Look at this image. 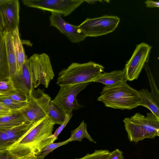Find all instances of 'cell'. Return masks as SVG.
Instances as JSON below:
<instances>
[{
  "label": "cell",
  "instance_id": "19",
  "mask_svg": "<svg viewBox=\"0 0 159 159\" xmlns=\"http://www.w3.org/2000/svg\"><path fill=\"white\" fill-rule=\"evenodd\" d=\"M32 124L25 122L11 129L5 130L10 139L12 145L21 139L29 129Z\"/></svg>",
  "mask_w": 159,
  "mask_h": 159
},
{
  "label": "cell",
  "instance_id": "8",
  "mask_svg": "<svg viewBox=\"0 0 159 159\" xmlns=\"http://www.w3.org/2000/svg\"><path fill=\"white\" fill-rule=\"evenodd\" d=\"M25 6L63 15L69 16L84 2L83 0H23Z\"/></svg>",
  "mask_w": 159,
  "mask_h": 159
},
{
  "label": "cell",
  "instance_id": "25",
  "mask_svg": "<svg viewBox=\"0 0 159 159\" xmlns=\"http://www.w3.org/2000/svg\"><path fill=\"white\" fill-rule=\"evenodd\" d=\"M110 153L107 150H95L92 153H88L82 157L75 159H107Z\"/></svg>",
  "mask_w": 159,
  "mask_h": 159
},
{
  "label": "cell",
  "instance_id": "15",
  "mask_svg": "<svg viewBox=\"0 0 159 159\" xmlns=\"http://www.w3.org/2000/svg\"><path fill=\"white\" fill-rule=\"evenodd\" d=\"M127 80L125 70L124 69L121 70L102 73L93 82L101 83L105 86H109L120 82H126Z\"/></svg>",
  "mask_w": 159,
  "mask_h": 159
},
{
  "label": "cell",
  "instance_id": "14",
  "mask_svg": "<svg viewBox=\"0 0 159 159\" xmlns=\"http://www.w3.org/2000/svg\"><path fill=\"white\" fill-rule=\"evenodd\" d=\"M11 40L16 64V72L19 71L28 59L26 55L19 33V28L11 32Z\"/></svg>",
  "mask_w": 159,
  "mask_h": 159
},
{
  "label": "cell",
  "instance_id": "10",
  "mask_svg": "<svg viewBox=\"0 0 159 159\" xmlns=\"http://www.w3.org/2000/svg\"><path fill=\"white\" fill-rule=\"evenodd\" d=\"M152 48L151 46L144 42L136 46L124 68L127 80L131 81L138 78L145 64L148 61Z\"/></svg>",
  "mask_w": 159,
  "mask_h": 159
},
{
  "label": "cell",
  "instance_id": "17",
  "mask_svg": "<svg viewBox=\"0 0 159 159\" xmlns=\"http://www.w3.org/2000/svg\"><path fill=\"white\" fill-rule=\"evenodd\" d=\"M27 122H29L20 111L16 112L0 118V131L9 129Z\"/></svg>",
  "mask_w": 159,
  "mask_h": 159
},
{
  "label": "cell",
  "instance_id": "30",
  "mask_svg": "<svg viewBox=\"0 0 159 159\" xmlns=\"http://www.w3.org/2000/svg\"><path fill=\"white\" fill-rule=\"evenodd\" d=\"M12 145L5 130L0 131V149H8Z\"/></svg>",
  "mask_w": 159,
  "mask_h": 159
},
{
  "label": "cell",
  "instance_id": "2",
  "mask_svg": "<svg viewBox=\"0 0 159 159\" xmlns=\"http://www.w3.org/2000/svg\"><path fill=\"white\" fill-rule=\"evenodd\" d=\"M100 94L97 100L102 102L106 107L113 109L130 110L139 106L141 102L138 91L126 82L105 86Z\"/></svg>",
  "mask_w": 159,
  "mask_h": 159
},
{
  "label": "cell",
  "instance_id": "18",
  "mask_svg": "<svg viewBox=\"0 0 159 159\" xmlns=\"http://www.w3.org/2000/svg\"><path fill=\"white\" fill-rule=\"evenodd\" d=\"M5 40L9 76L10 78H11L16 72V57L11 40V34L8 31L5 34Z\"/></svg>",
  "mask_w": 159,
  "mask_h": 159
},
{
  "label": "cell",
  "instance_id": "35",
  "mask_svg": "<svg viewBox=\"0 0 159 159\" xmlns=\"http://www.w3.org/2000/svg\"><path fill=\"white\" fill-rule=\"evenodd\" d=\"M7 31L3 20L0 13V34H4Z\"/></svg>",
  "mask_w": 159,
  "mask_h": 159
},
{
  "label": "cell",
  "instance_id": "22",
  "mask_svg": "<svg viewBox=\"0 0 159 159\" xmlns=\"http://www.w3.org/2000/svg\"><path fill=\"white\" fill-rule=\"evenodd\" d=\"M28 102L17 101L10 98L0 97V103L10 109L13 113L20 111L26 106Z\"/></svg>",
  "mask_w": 159,
  "mask_h": 159
},
{
  "label": "cell",
  "instance_id": "13",
  "mask_svg": "<svg viewBox=\"0 0 159 159\" xmlns=\"http://www.w3.org/2000/svg\"><path fill=\"white\" fill-rule=\"evenodd\" d=\"M27 60L24 64L21 69L16 72L11 79L16 89L30 98L34 89L32 85Z\"/></svg>",
  "mask_w": 159,
  "mask_h": 159
},
{
  "label": "cell",
  "instance_id": "36",
  "mask_svg": "<svg viewBox=\"0 0 159 159\" xmlns=\"http://www.w3.org/2000/svg\"><path fill=\"white\" fill-rule=\"evenodd\" d=\"M15 159H37L36 155L34 154H32L29 156L21 158H17Z\"/></svg>",
  "mask_w": 159,
  "mask_h": 159
},
{
  "label": "cell",
  "instance_id": "29",
  "mask_svg": "<svg viewBox=\"0 0 159 159\" xmlns=\"http://www.w3.org/2000/svg\"><path fill=\"white\" fill-rule=\"evenodd\" d=\"M16 90V89L11 78L0 81V95Z\"/></svg>",
  "mask_w": 159,
  "mask_h": 159
},
{
  "label": "cell",
  "instance_id": "7",
  "mask_svg": "<svg viewBox=\"0 0 159 159\" xmlns=\"http://www.w3.org/2000/svg\"><path fill=\"white\" fill-rule=\"evenodd\" d=\"M120 18L116 16L105 15L87 18L79 26L87 37H97L113 32L117 28Z\"/></svg>",
  "mask_w": 159,
  "mask_h": 159
},
{
  "label": "cell",
  "instance_id": "3",
  "mask_svg": "<svg viewBox=\"0 0 159 159\" xmlns=\"http://www.w3.org/2000/svg\"><path fill=\"white\" fill-rule=\"evenodd\" d=\"M123 121L130 142L137 143L159 136V120L151 112L147 113L146 116L137 113Z\"/></svg>",
  "mask_w": 159,
  "mask_h": 159
},
{
  "label": "cell",
  "instance_id": "31",
  "mask_svg": "<svg viewBox=\"0 0 159 159\" xmlns=\"http://www.w3.org/2000/svg\"><path fill=\"white\" fill-rule=\"evenodd\" d=\"M107 159H124L122 152L118 149H116L111 152Z\"/></svg>",
  "mask_w": 159,
  "mask_h": 159
},
{
  "label": "cell",
  "instance_id": "33",
  "mask_svg": "<svg viewBox=\"0 0 159 159\" xmlns=\"http://www.w3.org/2000/svg\"><path fill=\"white\" fill-rule=\"evenodd\" d=\"M5 33L0 34V55L6 50Z\"/></svg>",
  "mask_w": 159,
  "mask_h": 159
},
{
  "label": "cell",
  "instance_id": "23",
  "mask_svg": "<svg viewBox=\"0 0 159 159\" xmlns=\"http://www.w3.org/2000/svg\"><path fill=\"white\" fill-rule=\"evenodd\" d=\"M70 142L68 139L57 143H51L45 146L36 156L37 159H43L50 152L57 148Z\"/></svg>",
  "mask_w": 159,
  "mask_h": 159
},
{
  "label": "cell",
  "instance_id": "4",
  "mask_svg": "<svg viewBox=\"0 0 159 159\" xmlns=\"http://www.w3.org/2000/svg\"><path fill=\"white\" fill-rule=\"evenodd\" d=\"M102 66L90 61L74 62L58 73L57 84L60 86L93 82L104 71Z\"/></svg>",
  "mask_w": 159,
  "mask_h": 159
},
{
  "label": "cell",
  "instance_id": "5",
  "mask_svg": "<svg viewBox=\"0 0 159 159\" xmlns=\"http://www.w3.org/2000/svg\"><path fill=\"white\" fill-rule=\"evenodd\" d=\"M27 63L34 89L41 84L47 88L54 76L50 58L47 54H34Z\"/></svg>",
  "mask_w": 159,
  "mask_h": 159
},
{
  "label": "cell",
  "instance_id": "24",
  "mask_svg": "<svg viewBox=\"0 0 159 159\" xmlns=\"http://www.w3.org/2000/svg\"><path fill=\"white\" fill-rule=\"evenodd\" d=\"M6 50L0 55V81L10 78Z\"/></svg>",
  "mask_w": 159,
  "mask_h": 159
},
{
  "label": "cell",
  "instance_id": "1",
  "mask_svg": "<svg viewBox=\"0 0 159 159\" xmlns=\"http://www.w3.org/2000/svg\"><path fill=\"white\" fill-rule=\"evenodd\" d=\"M54 124L47 116L32 124L25 134L7 149L20 155H36L46 145L52 143L47 138L52 134Z\"/></svg>",
  "mask_w": 159,
  "mask_h": 159
},
{
  "label": "cell",
  "instance_id": "32",
  "mask_svg": "<svg viewBox=\"0 0 159 159\" xmlns=\"http://www.w3.org/2000/svg\"><path fill=\"white\" fill-rule=\"evenodd\" d=\"M14 113L10 109L0 103V118Z\"/></svg>",
  "mask_w": 159,
  "mask_h": 159
},
{
  "label": "cell",
  "instance_id": "20",
  "mask_svg": "<svg viewBox=\"0 0 159 159\" xmlns=\"http://www.w3.org/2000/svg\"><path fill=\"white\" fill-rule=\"evenodd\" d=\"M65 115L51 100L47 110V115L53 124L61 125L64 121Z\"/></svg>",
  "mask_w": 159,
  "mask_h": 159
},
{
  "label": "cell",
  "instance_id": "34",
  "mask_svg": "<svg viewBox=\"0 0 159 159\" xmlns=\"http://www.w3.org/2000/svg\"><path fill=\"white\" fill-rule=\"evenodd\" d=\"M146 7L149 8H152L154 7H159V2L154 1L152 0H147L145 1Z\"/></svg>",
  "mask_w": 159,
  "mask_h": 159
},
{
  "label": "cell",
  "instance_id": "26",
  "mask_svg": "<svg viewBox=\"0 0 159 159\" xmlns=\"http://www.w3.org/2000/svg\"><path fill=\"white\" fill-rule=\"evenodd\" d=\"M149 80L151 89V93L155 97L156 99L159 101V92L156 85V83L150 68L147 63H146L144 67Z\"/></svg>",
  "mask_w": 159,
  "mask_h": 159
},
{
  "label": "cell",
  "instance_id": "38",
  "mask_svg": "<svg viewBox=\"0 0 159 159\" xmlns=\"http://www.w3.org/2000/svg\"><path fill=\"white\" fill-rule=\"evenodd\" d=\"M8 0H0V5L6 3Z\"/></svg>",
  "mask_w": 159,
  "mask_h": 159
},
{
  "label": "cell",
  "instance_id": "37",
  "mask_svg": "<svg viewBox=\"0 0 159 159\" xmlns=\"http://www.w3.org/2000/svg\"><path fill=\"white\" fill-rule=\"evenodd\" d=\"M84 2H85L88 3L92 4L95 3L96 2L98 1L102 2V1L101 0H84Z\"/></svg>",
  "mask_w": 159,
  "mask_h": 159
},
{
  "label": "cell",
  "instance_id": "27",
  "mask_svg": "<svg viewBox=\"0 0 159 159\" xmlns=\"http://www.w3.org/2000/svg\"><path fill=\"white\" fill-rule=\"evenodd\" d=\"M0 97L7 98L17 101L23 102H28L30 98L17 90H12L6 93L0 95Z\"/></svg>",
  "mask_w": 159,
  "mask_h": 159
},
{
  "label": "cell",
  "instance_id": "11",
  "mask_svg": "<svg viewBox=\"0 0 159 159\" xmlns=\"http://www.w3.org/2000/svg\"><path fill=\"white\" fill-rule=\"evenodd\" d=\"M49 19L51 26L57 29L72 43H79L87 37L79 26L69 23L58 14L52 13Z\"/></svg>",
  "mask_w": 159,
  "mask_h": 159
},
{
  "label": "cell",
  "instance_id": "9",
  "mask_svg": "<svg viewBox=\"0 0 159 159\" xmlns=\"http://www.w3.org/2000/svg\"><path fill=\"white\" fill-rule=\"evenodd\" d=\"M90 83L61 86L58 94L52 101L65 114L72 112L81 106L76 99L77 94Z\"/></svg>",
  "mask_w": 159,
  "mask_h": 159
},
{
  "label": "cell",
  "instance_id": "21",
  "mask_svg": "<svg viewBox=\"0 0 159 159\" xmlns=\"http://www.w3.org/2000/svg\"><path fill=\"white\" fill-rule=\"evenodd\" d=\"M86 124L83 120L80 125L76 129L71 131L70 137L68 139L70 142L78 141L81 142L84 138H87L89 141L96 143L89 135L87 131Z\"/></svg>",
  "mask_w": 159,
  "mask_h": 159
},
{
  "label": "cell",
  "instance_id": "28",
  "mask_svg": "<svg viewBox=\"0 0 159 159\" xmlns=\"http://www.w3.org/2000/svg\"><path fill=\"white\" fill-rule=\"evenodd\" d=\"M73 115L72 112L66 113L64 122L57 129L54 133L47 138V139H51L52 142H53L57 138L58 135L62 131Z\"/></svg>",
  "mask_w": 159,
  "mask_h": 159
},
{
  "label": "cell",
  "instance_id": "6",
  "mask_svg": "<svg viewBox=\"0 0 159 159\" xmlns=\"http://www.w3.org/2000/svg\"><path fill=\"white\" fill-rule=\"evenodd\" d=\"M51 97L43 89H34L25 107L20 111L27 121L33 123L47 116V111Z\"/></svg>",
  "mask_w": 159,
  "mask_h": 159
},
{
  "label": "cell",
  "instance_id": "12",
  "mask_svg": "<svg viewBox=\"0 0 159 159\" xmlns=\"http://www.w3.org/2000/svg\"><path fill=\"white\" fill-rule=\"evenodd\" d=\"M20 9L18 0H8L0 5V13L7 30L9 32L19 28Z\"/></svg>",
  "mask_w": 159,
  "mask_h": 159
},
{
  "label": "cell",
  "instance_id": "16",
  "mask_svg": "<svg viewBox=\"0 0 159 159\" xmlns=\"http://www.w3.org/2000/svg\"><path fill=\"white\" fill-rule=\"evenodd\" d=\"M141 102L139 106L148 109L159 120V101L146 89L138 91Z\"/></svg>",
  "mask_w": 159,
  "mask_h": 159
}]
</instances>
